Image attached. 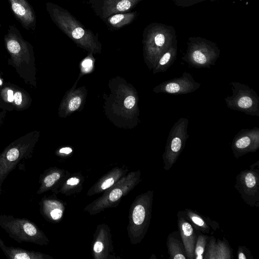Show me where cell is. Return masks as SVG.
I'll list each match as a JSON object with an SVG mask.
<instances>
[{"mask_svg":"<svg viewBox=\"0 0 259 259\" xmlns=\"http://www.w3.org/2000/svg\"><path fill=\"white\" fill-rule=\"evenodd\" d=\"M0 227L18 243L28 242L39 245L47 243V238L38 227L25 218L10 214L0 215Z\"/></svg>","mask_w":259,"mask_h":259,"instance_id":"277c9868","label":"cell"},{"mask_svg":"<svg viewBox=\"0 0 259 259\" xmlns=\"http://www.w3.org/2000/svg\"><path fill=\"white\" fill-rule=\"evenodd\" d=\"M166 245L170 258H187L180 233L178 231H173L168 235Z\"/></svg>","mask_w":259,"mask_h":259,"instance_id":"2e32d148","label":"cell"},{"mask_svg":"<svg viewBox=\"0 0 259 259\" xmlns=\"http://www.w3.org/2000/svg\"><path fill=\"white\" fill-rule=\"evenodd\" d=\"M216 239L211 236L208 239L204 253V259H215L216 256Z\"/></svg>","mask_w":259,"mask_h":259,"instance_id":"7402d4cb","label":"cell"},{"mask_svg":"<svg viewBox=\"0 0 259 259\" xmlns=\"http://www.w3.org/2000/svg\"><path fill=\"white\" fill-rule=\"evenodd\" d=\"M8 100L12 102L14 100V94L13 91L9 90L8 91Z\"/></svg>","mask_w":259,"mask_h":259,"instance_id":"e575fe53","label":"cell"},{"mask_svg":"<svg viewBox=\"0 0 259 259\" xmlns=\"http://www.w3.org/2000/svg\"><path fill=\"white\" fill-rule=\"evenodd\" d=\"M152 195L149 198L146 205L138 204L134 208L133 212V220L136 225H141L145 224L144 222L146 220V217H149L151 203L147 205V207H145V206L149 201L152 199Z\"/></svg>","mask_w":259,"mask_h":259,"instance_id":"ac0fdd59","label":"cell"},{"mask_svg":"<svg viewBox=\"0 0 259 259\" xmlns=\"http://www.w3.org/2000/svg\"><path fill=\"white\" fill-rule=\"evenodd\" d=\"M79 182V180L76 178H71L67 181V184L68 185H76Z\"/></svg>","mask_w":259,"mask_h":259,"instance_id":"d6a6232c","label":"cell"},{"mask_svg":"<svg viewBox=\"0 0 259 259\" xmlns=\"http://www.w3.org/2000/svg\"><path fill=\"white\" fill-rule=\"evenodd\" d=\"M122 195V192L119 189L113 190L109 194V199L113 202L118 200Z\"/></svg>","mask_w":259,"mask_h":259,"instance_id":"4316f807","label":"cell"},{"mask_svg":"<svg viewBox=\"0 0 259 259\" xmlns=\"http://www.w3.org/2000/svg\"><path fill=\"white\" fill-rule=\"evenodd\" d=\"M178 54V40L174 41L168 49L161 55L154 68V73L164 72L171 66Z\"/></svg>","mask_w":259,"mask_h":259,"instance_id":"9a60e30c","label":"cell"},{"mask_svg":"<svg viewBox=\"0 0 259 259\" xmlns=\"http://www.w3.org/2000/svg\"><path fill=\"white\" fill-rule=\"evenodd\" d=\"M15 18L28 30H35L36 16L27 0H8Z\"/></svg>","mask_w":259,"mask_h":259,"instance_id":"8fae6325","label":"cell"},{"mask_svg":"<svg viewBox=\"0 0 259 259\" xmlns=\"http://www.w3.org/2000/svg\"><path fill=\"white\" fill-rule=\"evenodd\" d=\"M232 95L224 99L227 107L253 116H259V97L245 83L231 81Z\"/></svg>","mask_w":259,"mask_h":259,"instance_id":"5b68a950","label":"cell"},{"mask_svg":"<svg viewBox=\"0 0 259 259\" xmlns=\"http://www.w3.org/2000/svg\"><path fill=\"white\" fill-rule=\"evenodd\" d=\"M176 6L183 8H188L197 4L201 3L207 0H170ZM211 2L219 0H208Z\"/></svg>","mask_w":259,"mask_h":259,"instance_id":"603a6c76","label":"cell"},{"mask_svg":"<svg viewBox=\"0 0 259 259\" xmlns=\"http://www.w3.org/2000/svg\"><path fill=\"white\" fill-rule=\"evenodd\" d=\"M45 213L49 212L50 217L54 220L60 219L63 214L62 210L58 208L52 209H42L41 210Z\"/></svg>","mask_w":259,"mask_h":259,"instance_id":"d4e9b609","label":"cell"},{"mask_svg":"<svg viewBox=\"0 0 259 259\" xmlns=\"http://www.w3.org/2000/svg\"><path fill=\"white\" fill-rule=\"evenodd\" d=\"M143 0H89L96 16L103 21L109 16L131 11Z\"/></svg>","mask_w":259,"mask_h":259,"instance_id":"ba28073f","label":"cell"},{"mask_svg":"<svg viewBox=\"0 0 259 259\" xmlns=\"http://www.w3.org/2000/svg\"><path fill=\"white\" fill-rule=\"evenodd\" d=\"M201 83L195 80L192 75L185 71L179 77L165 81L153 90L155 93H162L175 95L193 93L198 89Z\"/></svg>","mask_w":259,"mask_h":259,"instance_id":"9c48e42d","label":"cell"},{"mask_svg":"<svg viewBox=\"0 0 259 259\" xmlns=\"http://www.w3.org/2000/svg\"><path fill=\"white\" fill-rule=\"evenodd\" d=\"M2 84V81L0 80V84Z\"/></svg>","mask_w":259,"mask_h":259,"instance_id":"d590c367","label":"cell"},{"mask_svg":"<svg viewBox=\"0 0 259 259\" xmlns=\"http://www.w3.org/2000/svg\"><path fill=\"white\" fill-rule=\"evenodd\" d=\"M0 248L5 256L9 259H44L46 255L33 250H28L21 248L8 246L0 238Z\"/></svg>","mask_w":259,"mask_h":259,"instance_id":"4fadbf2b","label":"cell"},{"mask_svg":"<svg viewBox=\"0 0 259 259\" xmlns=\"http://www.w3.org/2000/svg\"><path fill=\"white\" fill-rule=\"evenodd\" d=\"M184 215L191 223L196 230L204 234H208L210 231V227L214 229V223L209 219L204 218L190 209H185L182 211ZM217 228V227H215Z\"/></svg>","mask_w":259,"mask_h":259,"instance_id":"e0dca14e","label":"cell"},{"mask_svg":"<svg viewBox=\"0 0 259 259\" xmlns=\"http://www.w3.org/2000/svg\"><path fill=\"white\" fill-rule=\"evenodd\" d=\"M103 248V244L102 242L97 241L94 245V250L96 252H100Z\"/></svg>","mask_w":259,"mask_h":259,"instance_id":"1f68e13d","label":"cell"},{"mask_svg":"<svg viewBox=\"0 0 259 259\" xmlns=\"http://www.w3.org/2000/svg\"><path fill=\"white\" fill-rule=\"evenodd\" d=\"M92 60L90 59H85L82 63V66L84 70L88 71L92 66Z\"/></svg>","mask_w":259,"mask_h":259,"instance_id":"f1b7e54d","label":"cell"},{"mask_svg":"<svg viewBox=\"0 0 259 259\" xmlns=\"http://www.w3.org/2000/svg\"><path fill=\"white\" fill-rule=\"evenodd\" d=\"M189 120L187 118L179 119L171 128L162 155L164 169L169 170L176 163L183 150L189 138L188 126Z\"/></svg>","mask_w":259,"mask_h":259,"instance_id":"8992f818","label":"cell"},{"mask_svg":"<svg viewBox=\"0 0 259 259\" xmlns=\"http://www.w3.org/2000/svg\"><path fill=\"white\" fill-rule=\"evenodd\" d=\"M142 35L144 55L151 67H154L161 55L177 39L172 26L158 22L146 26Z\"/></svg>","mask_w":259,"mask_h":259,"instance_id":"7a4b0ae2","label":"cell"},{"mask_svg":"<svg viewBox=\"0 0 259 259\" xmlns=\"http://www.w3.org/2000/svg\"><path fill=\"white\" fill-rule=\"evenodd\" d=\"M46 7L54 23L76 44L91 51L100 49L101 44L98 36L69 11L52 2H47Z\"/></svg>","mask_w":259,"mask_h":259,"instance_id":"6da1fadb","label":"cell"},{"mask_svg":"<svg viewBox=\"0 0 259 259\" xmlns=\"http://www.w3.org/2000/svg\"><path fill=\"white\" fill-rule=\"evenodd\" d=\"M72 151V149L70 147H64L61 148L59 152L61 153H64L66 154H68L70 153Z\"/></svg>","mask_w":259,"mask_h":259,"instance_id":"836d02e7","label":"cell"},{"mask_svg":"<svg viewBox=\"0 0 259 259\" xmlns=\"http://www.w3.org/2000/svg\"><path fill=\"white\" fill-rule=\"evenodd\" d=\"M81 103V100L79 97H74L69 102L68 108L71 111H75L79 107Z\"/></svg>","mask_w":259,"mask_h":259,"instance_id":"484cf974","label":"cell"},{"mask_svg":"<svg viewBox=\"0 0 259 259\" xmlns=\"http://www.w3.org/2000/svg\"><path fill=\"white\" fill-rule=\"evenodd\" d=\"M14 100L17 105H20L22 102V95L19 92H16L14 95Z\"/></svg>","mask_w":259,"mask_h":259,"instance_id":"4dcf8cb0","label":"cell"},{"mask_svg":"<svg viewBox=\"0 0 259 259\" xmlns=\"http://www.w3.org/2000/svg\"><path fill=\"white\" fill-rule=\"evenodd\" d=\"M60 178V174L57 172H54L46 175L42 179L41 185L36 193L40 194L47 189L52 187Z\"/></svg>","mask_w":259,"mask_h":259,"instance_id":"44dd1931","label":"cell"},{"mask_svg":"<svg viewBox=\"0 0 259 259\" xmlns=\"http://www.w3.org/2000/svg\"><path fill=\"white\" fill-rule=\"evenodd\" d=\"M234 187L246 204L252 207H258V161L237 175Z\"/></svg>","mask_w":259,"mask_h":259,"instance_id":"52a82bcc","label":"cell"},{"mask_svg":"<svg viewBox=\"0 0 259 259\" xmlns=\"http://www.w3.org/2000/svg\"><path fill=\"white\" fill-rule=\"evenodd\" d=\"M259 148V128L241 129L234 137L231 149L236 158Z\"/></svg>","mask_w":259,"mask_h":259,"instance_id":"30bf717a","label":"cell"},{"mask_svg":"<svg viewBox=\"0 0 259 259\" xmlns=\"http://www.w3.org/2000/svg\"><path fill=\"white\" fill-rule=\"evenodd\" d=\"M238 259H250L252 258L251 252L245 246H239L237 250Z\"/></svg>","mask_w":259,"mask_h":259,"instance_id":"cb8c5ba5","label":"cell"},{"mask_svg":"<svg viewBox=\"0 0 259 259\" xmlns=\"http://www.w3.org/2000/svg\"><path fill=\"white\" fill-rule=\"evenodd\" d=\"M208 236L200 234L197 236L194 248V259H202L208 240Z\"/></svg>","mask_w":259,"mask_h":259,"instance_id":"ffe728a7","label":"cell"},{"mask_svg":"<svg viewBox=\"0 0 259 259\" xmlns=\"http://www.w3.org/2000/svg\"><path fill=\"white\" fill-rule=\"evenodd\" d=\"M114 183V180L112 178H109L105 180L101 185V188L103 190L107 189L111 186Z\"/></svg>","mask_w":259,"mask_h":259,"instance_id":"f546056e","label":"cell"},{"mask_svg":"<svg viewBox=\"0 0 259 259\" xmlns=\"http://www.w3.org/2000/svg\"><path fill=\"white\" fill-rule=\"evenodd\" d=\"M138 16L137 11L116 13L109 16L103 22L111 30H118L131 24Z\"/></svg>","mask_w":259,"mask_h":259,"instance_id":"5bb4252c","label":"cell"},{"mask_svg":"<svg viewBox=\"0 0 259 259\" xmlns=\"http://www.w3.org/2000/svg\"><path fill=\"white\" fill-rule=\"evenodd\" d=\"M220 50L214 42L200 36H190L182 59L196 68H210L220 56Z\"/></svg>","mask_w":259,"mask_h":259,"instance_id":"3957f363","label":"cell"},{"mask_svg":"<svg viewBox=\"0 0 259 259\" xmlns=\"http://www.w3.org/2000/svg\"><path fill=\"white\" fill-rule=\"evenodd\" d=\"M232 252L227 243V241L218 239L216 242L215 259H231Z\"/></svg>","mask_w":259,"mask_h":259,"instance_id":"d6986e66","label":"cell"},{"mask_svg":"<svg viewBox=\"0 0 259 259\" xmlns=\"http://www.w3.org/2000/svg\"><path fill=\"white\" fill-rule=\"evenodd\" d=\"M179 232L188 259H194V248L197 236L195 229L184 215L182 211L178 213Z\"/></svg>","mask_w":259,"mask_h":259,"instance_id":"7c38bea8","label":"cell"},{"mask_svg":"<svg viewBox=\"0 0 259 259\" xmlns=\"http://www.w3.org/2000/svg\"><path fill=\"white\" fill-rule=\"evenodd\" d=\"M135 102L136 99L135 97L133 96H129L125 98L124 102V105L125 108L127 109H131L134 106Z\"/></svg>","mask_w":259,"mask_h":259,"instance_id":"83f0119b","label":"cell"}]
</instances>
